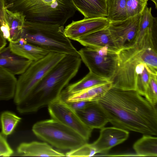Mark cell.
Instances as JSON below:
<instances>
[{"label": "cell", "mask_w": 157, "mask_h": 157, "mask_svg": "<svg viewBox=\"0 0 157 157\" xmlns=\"http://www.w3.org/2000/svg\"><path fill=\"white\" fill-rule=\"evenodd\" d=\"M114 126L144 135H157L155 105L136 90L112 86L97 101Z\"/></svg>", "instance_id": "6da1fadb"}, {"label": "cell", "mask_w": 157, "mask_h": 157, "mask_svg": "<svg viewBox=\"0 0 157 157\" xmlns=\"http://www.w3.org/2000/svg\"><path fill=\"white\" fill-rule=\"evenodd\" d=\"M79 56L67 55L45 76L27 98L17 107L20 113L36 112L58 98L65 87L77 73Z\"/></svg>", "instance_id": "7a4b0ae2"}, {"label": "cell", "mask_w": 157, "mask_h": 157, "mask_svg": "<svg viewBox=\"0 0 157 157\" xmlns=\"http://www.w3.org/2000/svg\"><path fill=\"white\" fill-rule=\"evenodd\" d=\"M154 34L147 33L133 46L119 50L117 69L110 80L112 86L123 89L135 90L136 79L141 74L140 68L143 62L157 71V53Z\"/></svg>", "instance_id": "3957f363"}, {"label": "cell", "mask_w": 157, "mask_h": 157, "mask_svg": "<svg viewBox=\"0 0 157 157\" xmlns=\"http://www.w3.org/2000/svg\"><path fill=\"white\" fill-rule=\"evenodd\" d=\"M6 9L21 13L25 20L64 25L77 10L71 0H5Z\"/></svg>", "instance_id": "277c9868"}, {"label": "cell", "mask_w": 157, "mask_h": 157, "mask_svg": "<svg viewBox=\"0 0 157 157\" xmlns=\"http://www.w3.org/2000/svg\"><path fill=\"white\" fill-rule=\"evenodd\" d=\"M21 38L49 52L79 56L63 25L25 21Z\"/></svg>", "instance_id": "5b68a950"}, {"label": "cell", "mask_w": 157, "mask_h": 157, "mask_svg": "<svg viewBox=\"0 0 157 157\" xmlns=\"http://www.w3.org/2000/svg\"><path fill=\"white\" fill-rule=\"evenodd\" d=\"M32 130L40 139L63 150L76 149L88 141L73 129L52 118L36 122Z\"/></svg>", "instance_id": "8992f818"}, {"label": "cell", "mask_w": 157, "mask_h": 157, "mask_svg": "<svg viewBox=\"0 0 157 157\" xmlns=\"http://www.w3.org/2000/svg\"><path fill=\"white\" fill-rule=\"evenodd\" d=\"M66 55L51 52L44 58L32 62L17 80L13 97L17 107L27 98L45 76Z\"/></svg>", "instance_id": "52a82bcc"}, {"label": "cell", "mask_w": 157, "mask_h": 157, "mask_svg": "<svg viewBox=\"0 0 157 157\" xmlns=\"http://www.w3.org/2000/svg\"><path fill=\"white\" fill-rule=\"evenodd\" d=\"M78 51L90 72L109 80L113 76L117 67L118 52L106 47H85Z\"/></svg>", "instance_id": "ba28073f"}, {"label": "cell", "mask_w": 157, "mask_h": 157, "mask_svg": "<svg viewBox=\"0 0 157 157\" xmlns=\"http://www.w3.org/2000/svg\"><path fill=\"white\" fill-rule=\"evenodd\" d=\"M49 114L54 119L73 129L88 141L93 129L85 124L76 111L60 97L48 106Z\"/></svg>", "instance_id": "9c48e42d"}, {"label": "cell", "mask_w": 157, "mask_h": 157, "mask_svg": "<svg viewBox=\"0 0 157 157\" xmlns=\"http://www.w3.org/2000/svg\"><path fill=\"white\" fill-rule=\"evenodd\" d=\"M141 15L122 21H110L107 28L119 50L132 46L136 42Z\"/></svg>", "instance_id": "30bf717a"}, {"label": "cell", "mask_w": 157, "mask_h": 157, "mask_svg": "<svg viewBox=\"0 0 157 157\" xmlns=\"http://www.w3.org/2000/svg\"><path fill=\"white\" fill-rule=\"evenodd\" d=\"M110 21L107 17L84 18L72 22L64 29L65 34L70 39L77 38L90 33L107 27Z\"/></svg>", "instance_id": "8fae6325"}, {"label": "cell", "mask_w": 157, "mask_h": 157, "mask_svg": "<svg viewBox=\"0 0 157 157\" xmlns=\"http://www.w3.org/2000/svg\"><path fill=\"white\" fill-rule=\"evenodd\" d=\"M98 139L91 144L97 153L105 154L111 148L126 140L128 138V131L115 126L103 127Z\"/></svg>", "instance_id": "7c38bea8"}, {"label": "cell", "mask_w": 157, "mask_h": 157, "mask_svg": "<svg viewBox=\"0 0 157 157\" xmlns=\"http://www.w3.org/2000/svg\"><path fill=\"white\" fill-rule=\"evenodd\" d=\"M32 62L14 53L9 46L0 50V68L13 75L23 73Z\"/></svg>", "instance_id": "4fadbf2b"}, {"label": "cell", "mask_w": 157, "mask_h": 157, "mask_svg": "<svg viewBox=\"0 0 157 157\" xmlns=\"http://www.w3.org/2000/svg\"><path fill=\"white\" fill-rule=\"evenodd\" d=\"M75 111L83 122L93 129H101L109 122L105 113L97 101H92L83 109Z\"/></svg>", "instance_id": "5bb4252c"}, {"label": "cell", "mask_w": 157, "mask_h": 157, "mask_svg": "<svg viewBox=\"0 0 157 157\" xmlns=\"http://www.w3.org/2000/svg\"><path fill=\"white\" fill-rule=\"evenodd\" d=\"M85 47H106L118 52L111 35L107 28L81 36L75 40Z\"/></svg>", "instance_id": "9a60e30c"}, {"label": "cell", "mask_w": 157, "mask_h": 157, "mask_svg": "<svg viewBox=\"0 0 157 157\" xmlns=\"http://www.w3.org/2000/svg\"><path fill=\"white\" fill-rule=\"evenodd\" d=\"M84 18L107 17V0H71Z\"/></svg>", "instance_id": "2e32d148"}, {"label": "cell", "mask_w": 157, "mask_h": 157, "mask_svg": "<svg viewBox=\"0 0 157 157\" xmlns=\"http://www.w3.org/2000/svg\"><path fill=\"white\" fill-rule=\"evenodd\" d=\"M17 150L22 156H66L65 154L55 150L47 143L36 141L21 143Z\"/></svg>", "instance_id": "e0dca14e"}, {"label": "cell", "mask_w": 157, "mask_h": 157, "mask_svg": "<svg viewBox=\"0 0 157 157\" xmlns=\"http://www.w3.org/2000/svg\"><path fill=\"white\" fill-rule=\"evenodd\" d=\"M9 42V46L13 52L32 61L44 58L50 52L22 38Z\"/></svg>", "instance_id": "ac0fdd59"}, {"label": "cell", "mask_w": 157, "mask_h": 157, "mask_svg": "<svg viewBox=\"0 0 157 157\" xmlns=\"http://www.w3.org/2000/svg\"><path fill=\"white\" fill-rule=\"evenodd\" d=\"M112 86V83L109 82L72 94L66 95L61 94L60 97L69 102L80 101H96L102 98Z\"/></svg>", "instance_id": "d6986e66"}, {"label": "cell", "mask_w": 157, "mask_h": 157, "mask_svg": "<svg viewBox=\"0 0 157 157\" xmlns=\"http://www.w3.org/2000/svg\"><path fill=\"white\" fill-rule=\"evenodd\" d=\"M109 82V80L100 77L89 71L81 80L67 86L61 93L66 95L72 94Z\"/></svg>", "instance_id": "ffe728a7"}, {"label": "cell", "mask_w": 157, "mask_h": 157, "mask_svg": "<svg viewBox=\"0 0 157 157\" xmlns=\"http://www.w3.org/2000/svg\"><path fill=\"white\" fill-rule=\"evenodd\" d=\"M7 21L9 28V41L21 38L25 20V16L21 13L12 12L6 9Z\"/></svg>", "instance_id": "44dd1931"}, {"label": "cell", "mask_w": 157, "mask_h": 157, "mask_svg": "<svg viewBox=\"0 0 157 157\" xmlns=\"http://www.w3.org/2000/svg\"><path fill=\"white\" fill-rule=\"evenodd\" d=\"M133 148L137 156H157V138L144 135L134 144Z\"/></svg>", "instance_id": "7402d4cb"}, {"label": "cell", "mask_w": 157, "mask_h": 157, "mask_svg": "<svg viewBox=\"0 0 157 157\" xmlns=\"http://www.w3.org/2000/svg\"><path fill=\"white\" fill-rule=\"evenodd\" d=\"M17 82L14 75L0 68V101L14 97Z\"/></svg>", "instance_id": "603a6c76"}, {"label": "cell", "mask_w": 157, "mask_h": 157, "mask_svg": "<svg viewBox=\"0 0 157 157\" xmlns=\"http://www.w3.org/2000/svg\"><path fill=\"white\" fill-rule=\"evenodd\" d=\"M127 0H107L108 15L110 21H122L128 18Z\"/></svg>", "instance_id": "cb8c5ba5"}, {"label": "cell", "mask_w": 157, "mask_h": 157, "mask_svg": "<svg viewBox=\"0 0 157 157\" xmlns=\"http://www.w3.org/2000/svg\"><path fill=\"white\" fill-rule=\"evenodd\" d=\"M157 27V17L152 15L151 8L146 6L142 13L137 40L146 34L155 31Z\"/></svg>", "instance_id": "d4e9b609"}, {"label": "cell", "mask_w": 157, "mask_h": 157, "mask_svg": "<svg viewBox=\"0 0 157 157\" xmlns=\"http://www.w3.org/2000/svg\"><path fill=\"white\" fill-rule=\"evenodd\" d=\"M21 119L11 112L2 113L0 116L2 133L6 136L11 134Z\"/></svg>", "instance_id": "484cf974"}, {"label": "cell", "mask_w": 157, "mask_h": 157, "mask_svg": "<svg viewBox=\"0 0 157 157\" xmlns=\"http://www.w3.org/2000/svg\"><path fill=\"white\" fill-rule=\"evenodd\" d=\"M149 0H127L126 9L128 18L141 13Z\"/></svg>", "instance_id": "4316f807"}, {"label": "cell", "mask_w": 157, "mask_h": 157, "mask_svg": "<svg viewBox=\"0 0 157 157\" xmlns=\"http://www.w3.org/2000/svg\"><path fill=\"white\" fill-rule=\"evenodd\" d=\"M144 96L149 102L156 106L157 102V75H151Z\"/></svg>", "instance_id": "83f0119b"}, {"label": "cell", "mask_w": 157, "mask_h": 157, "mask_svg": "<svg viewBox=\"0 0 157 157\" xmlns=\"http://www.w3.org/2000/svg\"><path fill=\"white\" fill-rule=\"evenodd\" d=\"M96 154V151L92 144L87 143L76 149L69 151L65 155L68 157H90Z\"/></svg>", "instance_id": "f1b7e54d"}, {"label": "cell", "mask_w": 157, "mask_h": 157, "mask_svg": "<svg viewBox=\"0 0 157 157\" xmlns=\"http://www.w3.org/2000/svg\"><path fill=\"white\" fill-rule=\"evenodd\" d=\"M0 31L5 39L10 37L9 28L7 21L5 0H0Z\"/></svg>", "instance_id": "f546056e"}, {"label": "cell", "mask_w": 157, "mask_h": 157, "mask_svg": "<svg viewBox=\"0 0 157 157\" xmlns=\"http://www.w3.org/2000/svg\"><path fill=\"white\" fill-rule=\"evenodd\" d=\"M13 151L4 136L0 133V156H10L13 153Z\"/></svg>", "instance_id": "4dcf8cb0"}, {"label": "cell", "mask_w": 157, "mask_h": 157, "mask_svg": "<svg viewBox=\"0 0 157 157\" xmlns=\"http://www.w3.org/2000/svg\"><path fill=\"white\" fill-rule=\"evenodd\" d=\"M92 101H80L69 102L66 101L67 104L75 111L84 109Z\"/></svg>", "instance_id": "1f68e13d"}, {"label": "cell", "mask_w": 157, "mask_h": 157, "mask_svg": "<svg viewBox=\"0 0 157 157\" xmlns=\"http://www.w3.org/2000/svg\"><path fill=\"white\" fill-rule=\"evenodd\" d=\"M6 40L0 31V50L6 46Z\"/></svg>", "instance_id": "d6a6232c"}, {"label": "cell", "mask_w": 157, "mask_h": 157, "mask_svg": "<svg viewBox=\"0 0 157 157\" xmlns=\"http://www.w3.org/2000/svg\"><path fill=\"white\" fill-rule=\"evenodd\" d=\"M152 1L155 4V8H157V0H150Z\"/></svg>", "instance_id": "836d02e7"}, {"label": "cell", "mask_w": 157, "mask_h": 157, "mask_svg": "<svg viewBox=\"0 0 157 157\" xmlns=\"http://www.w3.org/2000/svg\"></svg>", "instance_id": "e575fe53"}]
</instances>
